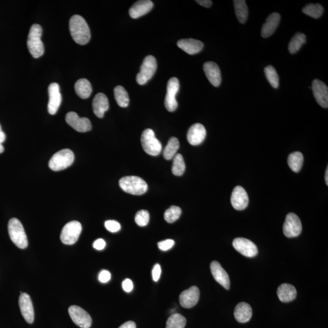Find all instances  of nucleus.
Here are the masks:
<instances>
[{"label":"nucleus","mask_w":328,"mask_h":328,"mask_svg":"<svg viewBox=\"0 0 328 328\" xmlns=\"http://www.w3.org/2000/svg\"><path fill=\"white\" fill-rule=\"evenodd\" d=\"M69 31L73 40L80 45H86L91 39V32L86 20L78 15L73 16L69 20Z\"/></svg>","instance_id":"nucleus-1"},{"label":"nucleus","mask_w":328,"mask_h":328,"mask_svg":"<svg viewBox=\"0 0 328 328\" xmlns=\"http://www.w3.org/2000/svg\"><path fill=\"white\" fill-rule=\"evenodd\" d=\"M42 35V28L38 24H34L29 31L27 45L29 52L34 58L42 57L45 52L43 43L41 37Z\"/></svg>","instance_id":"nucleus-2"},{"label":"nucleus","mask_w":328,"mask_h":328,"mask_svg":"<svg viewBox=\"0 0 328 328\" xmlns=\"http://www.w3.org/2000/svg\"><path fill=\"white\" fill-rule=\"evenodd\" d=\"M119 186L126 193L142 195L148 190V185L141 178L135 176L123 177L119 180Z\"/></svg>","instance_id":"nucleus-3"},{"label":"nucleus","mask_w":328,"mask_h":328,"mask_svg":"<svg viewBox=\"0 0 328 328\" xmlns=\"http://www.w3.org/2000/svg\"><path fill=\"white\" fill-rule=\"evenodd\" d=\"M8 232L10 238L15 244L20 249L28 247L27 236L21 222L18 219L12 218L9 221Z\"/></svg>","instance_id":"nucleus-4"},{"label":"nucleus","mask_w":328,"mask_h":328,"mask_svg":"<svg viewBox=\"0 0 328 328\" xmlns=\"http://www.w3.org/2000/svg\"><path fill=\"white\" fill-rule=\"evenodd\" d=\"M74 160V153L69 149H63L55 153L49 162V167L52 171H63L71 166Z\"/></svg>","instance_id":"nucleus-5"},{"label":"nucleus","mask_w":328,"mask_h":328,"mask_svg":"<svg viewBox=\"0 0 328 328\" xmlns=\"http://www.w3.org/2000/svg\"><path fill=\"white\" fill-rule=\"evenodd\" d=\"M141 143L143 150L151 156H157L162 151V144L151 129H145L141 135Z\"/></svg>","instance_id":"nucleus-6"},{"label":"nucleus","mask_w":328,"mask_h":328,"mask_svg":"<svg viewBox=\"0 0 328 328\" xmlns=\"http://www.w3.org/2000/svg\"><path fill=\"white\" fill-rule=\"evenodd\" d=\"M157 69V61L153 55H148L143 61L140 72L136 76L137 84L143 86L153 77Z\"/></svg>","instance_id":"nucleus-7"},{"label":"nucleus","mask_w":328,"mask_h":328,"mask_svg":"<svg viewBox=\"0 0 328 328\" xmlns=\"http://www.w3.org/2000/svg\"><path fill=\"white\" fill-rule=\"evenodd\" d=\"M82 230L81 224L77 221L69 222L63 228L60 239L64 244H75L80 236Z\"/></svg>","instance_id":"nucleus-8"},{"label":"nucleus","mask_w":328,"mask_h":328,"mask_svg":"<svg viewBox=\"0 0 328 328\" xmlns=\"http://www.w3.org/2000/svg\"><path fill=\"white\" fill-rule=\"evenodd\" d=\"M302 231V224L299 217L294 213L286 215L283 225V233L288 238H294L300 235Z\"/></svg>","instance_id":"nucleus-9"},{"label":"nucleus","mask_w":328,"mask_h":328,"mask_svg":"<svg viewBox=\"0 0 328 328\" xmlns=\"http://www.w3.org/2000/svg\"><path fill=\"white\" fill-rule=\"evenodd\" d=\"M180 90V81L177 77H172L168 81L167 95L165 98V107L170 112L177 110L178 104L176 95Z\"/></svg>","instance_id":"nucleus-10"},{"label":"nucleus","mask_w":328,"mask_h":328,"mask_svg":"<svg viewBox=\"0 0 328 328\" xmlns=\"http://www.w3.org/2000/svg\"><path fill=\"white\" fill-rule=\"evenodd\" d=\"M70 317L73 322L81 328H90L92 324V318L86 310L78 306H70L68 309Z\"/></svg>","instance_id":"nucleus-11"},{"label":"nucleus","mask_w":328,"mask_h":328,"mask_svg":"<svg viewBox=\"0 0 328 328\" xmlns=\"http://www.w3.org/2000/svg\"><path fill=\"white\" fill-rule=\"evenodd\" d=\"M66 122L78 132H88L92 128V123L89 119L80 118L77 113L72 112V111L67 113Z\"/></svg>","instance_id":"nucleus-12"},{"label":"nucleus","mask_w":328,"mask_h":328,"mask_svg":"<svg viewBox=\"0 0 328 328\" xmlns=\"http://www.w3.org/2000/svg\"><path fill=\"white\" fill-rule=\"evenodd\" d=\"M232 244L238 253L245 257H254L259 253L256 244L248 239L236 238L233 240Z\"/></svg>","instance_id":"nucleus-13"},{"label":"nucleus","mask_w":328,"mask_h":328,"mask_svg":"<svg viewBox=\"0 0 328 328\" xmlns=\"http://www.w3.org/2000/svg\"><path fill=\"white\" fill-rule=\"evenodd\" d=\"M49 102L48 110L51 115L56 114L61 103V95L60 92L59 85L52 83L48 88Z\"/></svg>","instance_id":"nucleus-14"},{"label":"nucleus","mask_w":328,"mask_h":328,"mask_svg":"<svg viewBox=\"0 0 328 328\" xmlns=\"http://www.w3.org/2000/svg\"><path fill=\"white\" fill-rule=\"evenodd\" d=\"M200 292L197 286H193L181 293L180 296L181 305L184 308H192L198 303Z\"/></svg>","instance_id":"nucleus-15"},{"label":"nucleus","mask_w":328,"mask_h":328,"mask_svg":"<svg viewBox=\"0 0 328 328\" xmlns=\"http://www.w3.org/2000/svg\"><path fill=\"white\" fill-rule=\"evenodd\" d=\"M312 90L317 103L321 107H328V88L323 81L315 79L312 82Z\"/></svg>","instance_id":"nucleus-16"},{"label":"nucleus","mask_w":328,"mask_h":328,"mask_svg":"<svg viewBox=\"0 0 328 328\" xmlns=\"http://www.w3.org/2000/svg\"><path fill=\"white\" fill-rule=\"evenodd\" d=\"M19 302L23 317L27 323L32 324L34 321V310L30 296L26 293H22Z\"/></svg>","instance_id":"nucleus-17"},{"label":"nucleus","mask_w":328,"mask_h":328,"mask_svg":"<svg viewBox=\"0 0 328 328\" xmlns=\"http://www.w3.org/2000/svg\"><path fill=\"white\" fill-rule=\"evenodd\" d=\"M231 204L234 209L237 210H244L249 204V197L247 192L241 186L234 188L231 196Z\"/></svg>","instance_id":"nucleus-18"},{"label":"nucleus","mask_w":328,"mask_h":328,"mask_svg":"<svg viewBox=\"0 0 328 328\" xmlns=\"http://www.w3.org/2000/svg\"><path fill=\"white\" fill-rule=\"evenodd\" d=\"M210 270L213 278L225 289H230V278L227 272L222 267L220 263L216 261H213L210 265Z\"/></svg>","instance_id":"nucleus-19"},{"label":"nucleus","mask_w":328,"mask_h":328,"mask_svg":"<svg viewBox=\"0 0 328 328\" xmlns=\"http://www.w3.org/2000/svg\"><path fill=\"white\" fill-rule=\"evenodd\" d=\"M203 69L208 80L213 86L218 87L220 86L221 74L217 64L213 61H208L204 64Z\"/></svg>","instance_id":"nucleus-20"},{"label":"nucleus","mask_w":328,"mask_h":328,"mask_svg":"<svg viewBox=\"0 0 328 328\" xmlns=\"http://www.w3.org/2000/svg\"><path fill=\"white\" fill-rule=\"evenodd\" d=\"M206 130L201 124H193L187 132V140L192 145L201 144L206 138Z\"/></svg>","instance_id":"nucleus-21"},{"label":"nucleus","mask_w":328,"mask_h":328,"mask_svg":"<svg viewBox=\"0 0 328 328\" xmlns=\"http://www.w3.org/2000/svg\"><path fill=\"white\" fill-rule=\"evenodd\" d=\"M93 112L99 118H103L104 114L109 109V102L104 93L97 94L93 101Z\"/></svg>","instance_id":"nucleus-22"},{"label":"nucleus","mask_w":328,"mask_h":328,"mask_svg":"<svg viewBox=\"0 0 328 328\" xmlns=\"http://www.w3.org/2000/svg\"><path fill=\"white\" fill-rule=\"evenodd\" d=\"M153 7V2L150 0H140L137 1L129 10L131 18L137 19L144 16L150 12Z\"/></svg>","instance_id":"nucleus-23"},{"label":"nucleus","mask_w":328,"mask_h":328,"mask_svg":"<svg viewBox=\"0 0 328 328\" xmlns=\"http://www.w3.org/2000/svg\"><path fill=\"white\" fill-rule=\"evenodd\" d=\"M177 45L186 53L190 55H194L199 53L204 48V44L201 41L187 39L179 40Z\"/></svg>","instance_id":"nucleus-24"},{"label":"nucleus","mask_w":328,"mask_h":328,"mask_svg":"<svg viewBox=\"0 0 328 328\" xmlns=\"http://www.w3.org/2000/svg\"><path fill=\"white\" fill-rule=\"evenodd\" d=\"M281 20L280 15L277 13H272L266 19V22L262 26V36L268 38L273 34L278 28Z\"/></svg>","instance_id":"nucleus-25"},{"label":"nucleus","mask_w":328,"mask_h":328,"mask_svg":"<svg viewBox=\"0 0 328 328\" xmlns=\"http://www.w3.org/2000/svg\"><path fill=\"white\" fill-rule=\"evenodd\" d=\"M297 290L290 284L284 283L278 287L277 295L282 302L288 303L295 299L297 297Z\"/></svg>","instance_id":"nucleus-26"},{"label":"nucleus","mask_w":328,"mask_h":328,"mask_svg":"<svg viewBox=\"0 0 328 328\" xmlns=\"http://www.w3.org/2000/svg\"><path fill=\"white\" fill-rule=\"evenodd\" d=\"M234 315L239 323H246L251 320L253 315V309L248 303H239L235 307Z\"/></svg>","instance_id":"nucleus-27"},{"label":"nucleus","mask_w":328,"mask_h":328,"mask_svg":"<svg viewBox=\"0 0 328 328\" xmlns=\"http://www.w3.org/2000/svg\"><path fill=\"white\" fill-rule=\"evenodd\" d=\"M75 91L80 98L83 99H88L92 93V84L87 79H79L75 84Z\"/></svg>","instance_id":"nucleus-28"},{"label":"nucleus","mask_w":328,"mask_h":328,"mask_svg":"<svg viewBox=\"0 0 328 328\" xmlns=\"http://www.w3.org/2000/svg\"><path fill=\"white\" fill-rule=\"evenodd\" d=\"M237 19L241 24H244L247 21L249 16V10L244 0H235L233 2Z\"/></svg>","instance_id":"nucleus-29"},{"label":"nucleus","mask_w":328,"mask_h":328,"mask_svg":"<svg viewBox=\"0 0 328 328\" xmlns=\"http://www.w3.org/2000/svg\"><path fill=\"white\" fill-rule=\"evenodd\" d=\"M306 42L305 35L301 32H297L292 38L289 43L288 49L290 53L294 54L300 50L303 44Z\"/></svg>","instance_id":"nucleus-30"},{"label":"nucleus","mask_w":328,"mask_h":328,"mask_svg":"<svg viewBox=\"0 0 328 328\" xmlns=\"http://www.w3.org/2000/svg\"><path fill=\"white\" fill-rule=\"evenodd\" d=\"M179 148H180V142L177 137H172L169 139L168 144L164 148L163 156L167 160H171L177 154Z\"/></svg>","instance_id":"nucleus-31"},{"label":"nucleus","mask_w":328,"mask_h":328,"mask_svg":"<svg viewBox=\"0 0 328 328\" xmlns=\"http://www.w3.org/2000/svg\"><path fill=\"white\" fill-rule=\"evenodd\" d=\"M288 165L291 171L298 173L300 171L303 163V156L300 152L296 151L289 154L288 159Z\"/></svg>","instance_id":"nucleus-32"},{"label":"nucleus","mask_w":328,"mask_h":328,"mask_svg":"<svg viewBox=\"0 0 328 328\" xmlns=\"http://www.w3.org/2000/svg\"><path fill=\"white\" fill-rule=\"evenodd\" d=\"M114 98L119 107H127L130 102L128 94L124 87L117 86L114 90Z\"/></svg>","instance_id":"nucleus-33"},{"label":"nucleus","mask_w":328,"mask_h":328,"mask_svg":"<svg viewBox=\"0 0 328 328\" xmlns=\"http://www.w3.org/2000/svg\"><path fill=\"white\" fill-rule=\"evenodd\" d=\"M172 173L177 177H180L184 174L186 170V164L184 162V157L181 154H177L173 158Z\"/></svg>","instance_id":"nucleus-34"},{"label":"nucleus","mask_w":328,"mask_h":328,"mask_svg":"<svg viewBox=\"0 0 328 328\" xmlns=\"http://www.w3.org/2000/svg\"><path fill=\"white\" fill-rule=\"evenodd\" d=\"M303 13L306 16L315 19L320 18L323 13L324 8L320 4H309L303 8Z\"/></svg>","instance_id":"nucleus-35"},{"label":"nucleus","mask_w":328,"mask_h":328,"mask_svg":"<svg viewBox=\"0 0 328 328\" xmlns=\"http://www.w3.org/2000/svg\"><path fill=\"white\" fill-rule=\"evenodd\" d=\"M187 323L186 318L180 314H174L167 321L166 328H184Z\"/></svg>","instance_id":"nucleus-36"},{"label":"nucleus","mask_w":328,"mask_h":328,"mask_svg":"<svg viewBox=\"0 0 328 328\" xmlns=\"http://www.w3.org/2000/svg\"><path fill=\"white\" fill-rule=\"evenodd\" d=\"M265 72L266 77L271 86L274 89H278L279 86V77L274 67L271 65L266 66L265 68Z\"/></svg>","instance_id":"nucleus-37"},{"label":"nucleus","mask_w":328,"mask_h":328,"mask_svg":"<svg viewBox=\"0 0 328 328\" xmlns=\"http://www.w3.org/2000/svg\"><path fill=\"white\" fill-rule=\"evenodd\" d=\"M181 213H182V210L180 207L175 206H171L164 213V219L169 223H173L180 218Z\"/></svg>","instance_id":"nucleus-38"},{"label":"nucleus","mask_w":328,"mask_h":328,"mask_svg":"<svg viewBox=\"0 0 328 328\" xmlns=\"http://www.w3.org/2000/svg\"><path fill=\"white\" fill-rule=\"evenodd\" d=\"M136 223L140 227L146 226L150 221V214L147 210H141L137 212L134 218Z\"/></svg>","instance_id":"nucleus-39"},{"label":"nucleus","mask_w":328,"mask_h":328,"mask_svg":"<svg viewBox=\"0 0 328 328\" xmlns=\"http://www.w3.org/2000/svg\"><path fill=\"white\" fill-rule=\"evenodd\" d=\"M105 227L112 233L118 232L121 228L119 222L114 220H108L105 222Z\"/></svg>","instance_id":"nucleus-40"},{"label":"nucleus","mask_w":328,"mask_h":328,"mask_svg":"<svg viewBox=\"0 0 328 328\" xmlns=\"http://www.w3.org/2000/svg\"><path fill=\"white\" fill-rule=\"evenodd\" d=\"M157 245L160 251H167L173 248V246L175 245V241L174 240L171 239H166L158 242Z\"/></svg>","instance_id":"nucleus-41"},{"label":"nucleus","mask_w":328,"mask_h":328,"mask_svg":"<svg viewBox=\"0 0 328 328\" xmlns=\"http://www.w3.org/2000/svg\"><path fill=\"white\" fill-rule=\"evenodd\" d=\"M111 275L109 271L102 270L99 273L98 279L102 283H106L111 280Z\"/></svg>","instance_id":"nucleus-42"},{"label":"nucleus","mask_w":328,"mask_h":328,"mask_svg":"<svg viewBox=\"0 0 328 328\" xmlns=\"http://www.w3.org/2000/svg\"><path fill=\"white\" fill-rule=\"evenodd\" d=\"M161 274L160 266L156 264L154 266L153 271H152V277L154 282H157L159 280Z\"/></svg>","instance_id":"nucleus-43"},{"label":"nucleus","mask_w":328,"mask_h":328,"mask_svg":"<svg viewBox=\"0 0 328 328\" xmlns=\"http://www.w3.org/2000/svg\"><path fill=\"white\" fill-rule=\"evenodd\" d=\"M122 288L125 292H130L133 289V283L130 279H125L122 283Z\"/></svg>","instance_id":"nucleus-44"},{"label":"nucleus","mask_w":328,"mask_h":328,"mask_svg":"<svg viewBox=\"0 0 328 328\" xmlns=\"http://www.w3.org/2000/svg\"><path fill=\"white\" fill-rule=\"evenodd\" d=\"M105 245H106V242H105L104 240L102 238L96 240V241L93 243L94 248L98 251L103 250L105 248Z\"/></svg>","instance_id":"nucleus-45"},{"label":"nucleus","mask_w":328,"mask_h":328,"mask_svg":"<svg viewBox=\"0 0 328 328\" xmlns=\"http://www.w3.org/2000/svg\"><path fill=\"white\" fill-rule=\"evenodd\" d=\"M196 2L202 7L207 8H210L212 5V2L210 0H197Z\"/></svg>","instance_id":"nucleus-46"},{"label":"nucleus","mask_w":328,"mask_h":328,"mask_svg":"<svg viewBox=\"0 0 328 328\" xmlns=\"http://www.w3.org/2000/svg\"><path fill=\"white\" fill-rule=\"evenodd\" d=\"M119 328H136V324L133 321H128L122 324Z\"/></svg>","instance_id":"nucleus-47"},{"label":"nucleus","mask_w":328,"mask_h":328,"mask_svg":"<svg viewBox=\"0 0 328 328\" xmlns=\"http://www.w3.org/2000/svg\"><path fill=\"white\" fill-rule=\"evenodd\" d=\"M6 140V134L2 130L1 125H0V143H4Z\"/></svg>","instance_id":"nucleus-48"},{"label":"nucleus","mask_w":328,"mask_h":328,"mask_svg":"<svg viewBox=\"0 0 328 328\" xmlns=\"http://www.w3.org/2000/svg\"><path fill=\"white\" fill-rule=\"evenodd\" d=\"M325 182H326V185L328 186V168H327L326 173H325Z\"/></svg>","instance_id":"nucleus-49"},{"label":"nucleus","mask_w":328,"mask_h":328,"mask_svg":"<svg viewBox=\"0 0 328 328\" xmlns=\"http://www.w3.org/2000/svg\"><path fill=\"white\" fill-rule=\"evenodd\" d=\"M4 146H3L2 143H0V153H3V152L4 151Z\"/></svg>","instance_id":"nucleus-50"}]
</instances>
